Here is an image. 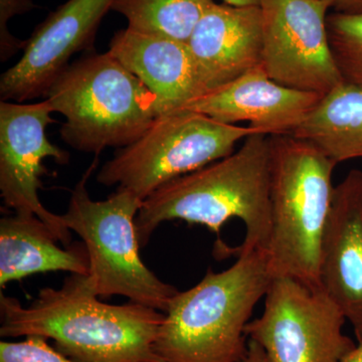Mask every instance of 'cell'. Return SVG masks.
<instances>
[{
    "label": "cell",
    "mask_w": 362,
    "mask_h": 362,
    "mask_svg": "<svg viewBox=\"0 0 362 362\" xmlns=\"http://www.w3.org/2000/svg\"><path fill=\"white\" fill-rule=\"evenodd\" d=\"M270 139L271 232L266 250L272 277L321 289V249L337 163L313 143L294 135Z\"/></svg>",
    "instance_id": "obj_4"
},
{
    "label": "cell",
    "mask_w": 362,
    "mask_h": 362,
    "mask_svg": "<svg viewBox=\"0 0 362 362\" xmlns=\"http://www.w3.org/2000/svg\"><path fill=\"white\" fill-rule=\"evenodd\" d=\"M66 122L61 137L71 148L100 154L123 148L158 117L151 90L111 54H88L66 66L47 94Z\"/></svg>",
    "instance_id": "obj_5"
},
{
    "label": "cell",
    "mask_w": 362,
    "mask_h": 362,
    "mask_svg": "<svg viewBox=\"0 0 362 362\" xmlns=\"http://www.w3.org/2000/svg\"><path fill=\"white\" fill-rule=\"evenodd\" d=\"M254 133L249 126L228 125L197 112L159 115L135 142L117 149L97 180L144 201L169 181L230 156L240 140Z\"/></svg>",
    "instance_id": "obj_7"
},
{
    "label": "cell",
    "mask_w": 362,
    "mask_h": 362,
    "mask_svg": "<svg viewBox=\"0 0 362 362\" xmlns=\"http://www.w3.org/2000/svg\"><path fill=\"white\" fill-rule=\"evenodd\" d=\"M292 135L313 143L337 164L362 159V88L337 86Z\"/></svg>",
    "instance_id": "obj_17"
},
{
    "label": "cell",
    "mask_w": 362,
    "mask_h": 362,
    "mask_svg": "<svg viewBox=\"0 0 362 362\" xmlns=\"http://www.w3.org/2000/svg\"><path fill=\"white\" fill-rule=\"evenodd\" d=\"M187 45L207 93L233 82L261 66L259 6L214 2L195 26Z\"/></svg>",
    "instance_id": "obj_14"
},
{
    "label": "cell",
    "mask_w": 362,
    "mask_h": 362,
    "mask_svg": "<svg viewBox=\"0 0 362 362\" xmlns=\"http://www.w3.org/2000/svg\"><path fill=\"white\" fill-rule=\"evenodd\" d=\"M270 180V139L254 133L230 156L169 181L146 197L135 220L140 247L165 221L204 226L220 238L226 221L239 218L246 235L235 252H266Z\"/></svg>",
    "instance_id": "obj_2"
},
{
    "label": "cell",
    "mask_w": 362,
    "mask_h": 362,
    "mask_svg": "<svg viewBox=\"0 0 362 362\" xmlns=\"http://www.w3.org/2000/svg\"><path fill=\"white\" fill-rule=\"evenodd\" d=\"M242 362H268L267 361L265 354L263 349L252 340H249L247 343V350L246 356Z\"/></svg>",
    "instance_id": "obj_23"
},
{
    "label": "cell",
    "mask_w": 362,
    "mask_h": 362,
    "mask_svg": "<svg viewBox=\"0 0 362 362\" xmlns=\"http://www.w3.org/2000/svg\"><path fill=\"white\" fill-rule=\"evenodd\" d=\"M47 338L32 335L23 341L0 342V362H78L52 349Z\"/></svg>",
    "instance_id": "obj_20"
},
{
    "label": "cell",
    "mask_w": 362,
    "mask_h": 362,
    "mask_svg": "<svg viewBox=\"0 0 362 362\" xmlns=\"http://www.w3.org/2000/svg\"><path fill=\"white\" fill-rule=\"evenodd\" d=\"M327 33L343 82L362 88V13L328 14Z\"/></svg>",
    "instance_id": "obj_19"
},
{
    "label": "cell",
    "mask_w": 362,
    "mask_h": 362,
    "mask_svg": "<svg viewBox=\"0 0 362 362\" xmlns=\"http://www.w3.org/2000/svg\"><path fill=\"white\" fill-rule=\"evenodd\" d=\"M115 0H68L33 32L20 61L2 74V101L47 96L76 52L92 47L104 16Z\"/></svg>",
    "instance_id": "obj_11"
},
{
    "label": "cell",
    "mask_w": 362,
    "mask_h": 362,
    "mask_svg": "<svg viewBox=\"0 0 362 362\" xmlns=\"http://www.w3.org/2000/svg\"><path fill=\"white\" fill-rule=\"evenodd\" d=\"M344 314L322 289L294 279H272L263 313L250 321L247 339L268 362H341L356 346L343 333Z\"/></svg>",
    "instance_id": "obj_8"
},
{
    "label": "cell",
    "mask_w": 362,
    "mask_h": 362,
    "mask_svg": "<svg viewBox=\"0 0 362 362\" xmlns=\"http://www.w3.org/2000/svg\"><path fill=\"white\" fill-rule=\"evenodd\" d=\"M164 313L129 302L100 301L89 275L44 288L28 306L0 294V337H42L78 362H164L154 345Z\"/></svg>",
    "instance_id": "obj_1"
},
{
    "label": "cell",
    "mask_w": 362,
    "mask_h": 362,
    "mask_svg": "<svg viewBox=\"0 0 362 362\" xmlns=\"http://www.w3.org/2000/svg\"><path fill=\"white\" fill-rule=\"evenodd\" d=\"M230 268L209 271L171 300L154 349L164 362H242L246 328L272 282L265 251L238 252Z\"/></svg>",
    "instance_id": "obj_3"
},
{
    "label": "cell",
    "mask_w": 362,
    "mask_h": 362,
    "mask_svg": "<svg viewBox=\"0 0 362 362\" xmlns=\"http://www.w3.org/2000/svg\"><path fill=\"white\" fill-rule=\"evenodd\" d=\"M214 0H115L112 11L122 14L127 28L187 44Z\"/></svg>",
    "instance_id": "obj_18"
},
{
    "label": "cell",
    "mask_w": 362,
    "mask_h": 362,
    "mask_svg": "<svg viewBox=\"0 0 362 362\" xmlns=\"http://www.w3.org/2000/svg\"><path fill=\"white\" fill-rule=\"evenodd\" d=\"M35 7L33 0H0V58L2 62L13 57L20 49H25L28 44V40L18 39L9 33V20L33 11Z\"/></svg>",
    "instance_id": "obj_21"
},
{
    "label": "cell",
    "mask_w": 362,
    "mask_h": 362,
    "mask_svg": "<svg viewBox=\"0 0 362 362\" xmlns=\"http://www.w3.org/2000/svg\"><path fill=\"white\" fill-rule=\"evenodd\" d=\"M322 97L278 84L258 66L189 102L182 110L204 114L228 125L249 122V127L259 134L292 135Z\"/></svg>",
    "instance_id": "obj_12"
},
{
    "label": "cell",
    "mask_w": 362,
    "mask_h": 362,
    "mask_svg": "<svg viewBox=\"0 0 362 362\" xmlns=\"http://www.w3.org/2000/svg\"><path fill=\"white\" fill-rule=\"evenodd\" d=\"M225 4L233 6H259V0H223Z\"/></svg>",
    "instance_id": "obj_25"
},
{
    "label": "cell",
    "mask_w": 362,
    "mask_h": 362,
    "mask_svg": "<svg viewBox=\"0 0 362 362\" xmlns=\"http://www.w3.org/2000/svg\"><path fill=\"white\" fill-rule=\"evenodd\" d=\"M47 100L37 104L0 103V192L4 204L16 214H35L51 228L59 242L69 246L71 230L62 216L47 211L39 197L40 177L45 173L42 161L47 157L59 164L70 156L52 144L47 127L52 120Z\"/></svg>",
    "instance_id": "obj_10"
},
{
    "label": "cell",
    "mask_w": 362,
    "mask_h": 362,
    "mask_svg": "<svg viewBox=\"0 0 362 362\" xmlns=\"http://www.w3.org/2000/svg\"><path fill=\"white\" fill-rule=\"evenodd\" d=\"M54 233L35 214H16L0 220V286L47 273L68 272L89 275L85 246L62 249Z\"/></svg>",
    "instance_id": "obj_16"
},
{
    "label": "cell",
    "mask_w": 362,
    "mask_h": 362,
    "mask_svg": "<svg viewBox=\"0 0 362 362\" xmlns=\"http://www.w3.org/2000/svg\"><path fill=\"white\" fill-rule=\"evenodd\" d=\"M262 68L290 89L325 96L343 83L327 33L328 0H259Z\"/></svg>",
    "instance_id": "obj_9"
},
{
    "label": "cell",
    "mask_w": 362,
    "mask_h": 362,
    "mask_svg": "<svg viewBox=\"0 0 362 362\" xmlns=\"http://www.w3.org/2000/svg\"><path fill=\"white\" fill-rule=\"evenodd\" d=\"M109 52L151 90L158 116L207 93L185 42L127 28L114 35Z\"/></svg>",
    "instance_id": "obj_15"
},
{
    "label": "cell",
    "mask_w": 362,
    "mask_h": 362,
    "mask_svg": "<svg viewBox=\"0 0 362 362\" xmlns=\"http://www.w3.org/2000/svg\"><path fill=\"white\" fill-rule=\"evenodd\" d=\"M335 13L361 14L362 0H328Z\"/></svg>",
    "instance_id": "obj_22"
},
{
    "label": "cell",
    "mask_w": 362,
    "mask_h": 362,
    "mask_svg": "<svg viewBox=\"0 0 362 362\" xmlns=\"http://www.w3.org/2000/svg\"><path fill=\"white\" fill-rule=\"evenodd\" d=\"M96 164L76 185L61 216L66 228L84 242L95 293L99 298L120 295L165 313L178 290L157 277L140 257L135 220L143 201L123 188L105 201L90 199L87 180Z\"/></svg>",
    "instance_id": "obj_6"
},
{
    "label": "cell",
    "mask_w": 362,
    "mask_h": 362,
    "mask_svg": "<svg viewBox=\"0 0 362 362\" xmlns=\"http://www.w3.org/2000/svg\"><path fill=\"white\" fill-rule=\"evenodd\" d=\"M341 362H362V341L359 342Z\"/></svg>",
    "instance_id": "obj_24"
},
{
    "label": "cell",
    "mask_w": 362,
    "mask_h": 362,
    "mask_svg": "<svg viewBox=\"0 0 362 362\" xmlns=\"http://www.w3.org/2000/svg\"><path fill=\"white\" fill-rule=\"evenodd\" d=\"M321 289L341 309L362 341V171L335 187L321 249Z\"/></svg>",
    "instance_id": "obj_13"
}]
</instances>
